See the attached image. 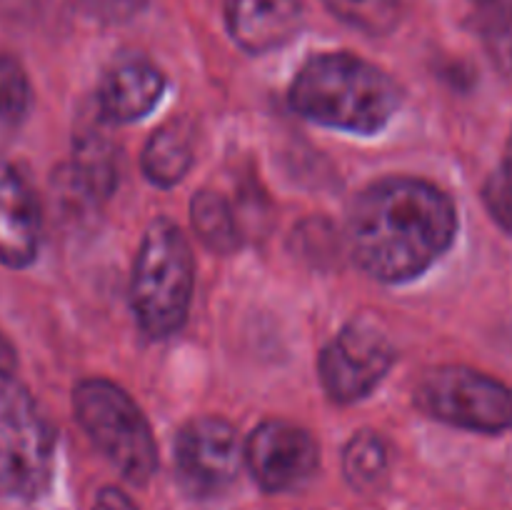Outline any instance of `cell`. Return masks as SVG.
<instances>
[{"mask_svg":"<svg viewBox=\"0 0 512 510\" xmlns=\"http://www.w3.org/2000/svg\"><path fill=\"white\" fill-rule=\"evenodd\" d=\"M458 235L455 203L428 180L385 178L355 198L348 238L360 268L405 283L433 268Z\"/></svg>","mask_w":512,"mask_h":510,"instance_id":"cell-1","label":"cell"},{"mask_svg":"<svg viewBox=\"0 0 512 510\" xmlns=\"http://www.w3.org/2000/svg\"><path fill=\"white\" fill-rule=\"evenodd\" d=\"M400 93L385 70L350 53H320L305 60L290 85V105L325 128L373 135L398 110Z\"/></svg>","mask_w":512,"mask_h":510,"instance_id":"cell-2","label":"cell"},{"mask_svg":"<svg viewBox=\"0 0 512 510\" xmlns=\"http://www.w3.org/2000/svg\"><path fill=\"white\" fill-rule=\"evenodd\" d=\"M195 288V260L180 228L160 218L145 230L135 255L130 298L148 338H168L185 323Z\"/></svg>","mask_w":512,"mask_h":510,"instance_id":"cell-3","label":"cell"},{"mask_svg":"<svg viewBox=\"0 0 512 510\" xmlns=\"http://www.w3.org/2000/svg\"><path fill=\"white\" fill-rule=\"evenodd\" d=\"M55 438L38 403L0 368V500L33 503L50 488Z\"/></svg>","mask_w":512,"mask_h":510,"instance_id":"cell-4","label":"cell"},{"mask_svg":"<svg viewBox=\"0 0 512 510\" xmlns=\"http://www.w3.org/2000/svg\"><path fill=\"white\" fill-rule=\"evenodd\" d=\"M75 418L125 480L143 485L158 468V448L143 410L120 385L88 378L75 385Z\"/></svg>","mask_w":512,"mask_h":510,"instance_id":"cell-5","label":"cell"},{"mask_svg":"<svg viewBox=\"0 0 512 510\" xmlns=\"http://www.w3.org/2000/svg\"><path fill=\"white\" fill-rule=\"evenodd\" d=\"M415 403L430 418L475 433H503L512 425V390L465 365L428 370L415 388Z\"/></svg>","mask_w":512,"mask_h":510,"instance_id":"cell-6","label":"cell"},{"mask_svg":"<svg viewBox=\"0 0 512 510\" xmlns=\"http://www.w3.org/2000/svg\"><path fill=\"white\" fill-rule=\"evenodd\" d=\"M238 430L223 418H195L175 438V475L193 498L223 495L243 468Z\"/></svg>","mask_w":512,"mask_h":510,"instance_id":"cell-7","label":"cell"},{"mask_svg":"<svg viewBox=\"0 0 512 510\" xmlns=\"http://www.w3.org/2000/svg\"><path fill=\"white\" fill-rule=\"evenodd\" d=\"M393 363L395 350L390 340L373 325L355 320L320 353V383L338 403H355L383 383Z\"/></svg>","mask_w":512,"mask_h":510,"instance_id":"cell-8","label":"cell"},{"mask_svg":"<svg viewBox=\"0 0 512 510\" xmlns=\"http://www.w3.org/2000/svg\"><path fill=\"white\" fill-rule=\"evenodd\" d=\"M245 463L260 488L285 493L313 478L320 465V448L310 430L288 420H265L245 445Z\"/></svg>","mask_w":512,"mask_h":510,"instance_id":"cell-9","label":"cell"},{"mask_svg":"<svg viewBox=\"0 0 512 510\" xmlns=\"http://www.w3.org/2000/svg\"><path fill=\"white\" fill-rule=\"evenodd\" d=\"M40 248V208L28 180L0 160V263L25 268Z\"/></svg>","mask_w":512,"mask_h":510,"instance_id":"cell-10","label":"cell"},{"mask_svg":"<svg viewBox=\"0 0 512 510\" xmlns=\"http://www.w3.org/2000/svg\"><path fill=\"white\" fill-rule=\"evenodd\" d=\"M303 0H225V23L248 53L280 48L303 23Z\"/></svg>","mask_w":512,"mask_h":510,"instance_id":"cell-11","label":"cell"},{"mask_svg":"<svg viewBox=\"0 0 512 510\" xmlns=\"http://www.w3.org/2000/svg\"><path fill=\"white\" fill-rule=\"evenodd\" d=\"M165 78L153 63L128 58L103 75L98 88V115L105 123H133L158 105Z\"/></svg>","mask_w":512,"mask_h":510,"instance_id":"cell-12","label":"cell"},{"mask_svg":"<svg viewBox=\"0 0 512 510\" xmlns=\"http://www.w3.org/2000/svg\"><path fill=\"white\" fill-rule=\"evenodd\" d=\"M70 175H73L75 188H80L85 198H110V193L118 185V150L110 143L105 130L95 128V125H85L75 135Z\"/></svg>","mask_w":512,"mask_h":510,"instance_id":"cell-13","label":"cell"},{"mask_svg":"<svg viewBox=\"0 0 512 510\" xmlns=\"http://www.w3.org/2000/svg\"><path fill=\"white\" fill-rule=\"evenodd\" d=\"M195 158V138L188 120L175 118L160 125L143 148V173L150 183L170 185L180 183Z\"/></svg>","mask_w":512,"mask_h":510,"instance_id":"cell-14","label":"cell"},{"mask_svg":"<svg viewBox=\"0 0 512 510\" xmlns=\"http://www.w3.org/2000/svg\"><path fill=\"white\" fill-rule=\"evenodd\" d=\"M193 228L198 238L215 253H233L240 245L238 220L228 200L213 190H200L190 205Z\"/></svg>","mask_w":512,"mask_h":510,"instance_id":"cell-15","label":"cell"},{"mask_svg":"<svg viewBox=\"0 0 512 510\" xmlns=\"http://www.w3.org/2000/svg\"><path fill=\"white\" fill-rule=\"evenodd\" d=\"M388 448L378 433L360 430L350 438L343 455L345 478L355 490H378L388 478Z\"/></svg>","mask_w":512,"mask_h":510,"instance_id":"cell-16","label":"cell"},{"mask_svg":"<svg viewBox=\"0 0 512 510\" xmlns=\"http://www.w3.org/2000/svg\"><path fill=\"white\" fill-rule=\"evenodd\" d=\"M30 110V80L23 65L10 55H0V145L8 143Z\"/></svg>","mask_w":512,"mask_h":510,"instance_id":"cell-17","label":"cell"},{"mask_svg":"<svg viewBox=\"0 0 512 510\" xmlns=\"http://www.w3.org/2000/svg\"><path fill=\"white\" fill-rule=\"evenodd\" d=\"M343 23L368 35H385L398 25L400 0H323Z\"/></svg>","mask_w":512,"mask_h":510,"instance_id":"cell-18","label":"cell"},{"mask_svg":"<svg viewBox=\"0 0 512 510\" xmlns=\"http://www.w3.org/2000/svg\"><path fill=\"white\" fill-rule=\"evenodd\" d=\"M485 203H488L493 218L512 233V133L498 170L490 175L488 185H485Z\"/></svg>","mask_w":512,"mask_h":510,"instance_id":"cell-19","label":"cell"},{"mask_svg":"<svg viewBox=\"0 0 512 510\" xmlns=\"http://www.w3.org/2000/svg\"><path fill=\"white\" fill-rule=\"evenodd\" d=\"M78 13L103 25H120L143 13L148 0H73Z\"/></svg>","mask_w":512,"mask_h":510,"instance_id":"cell-20","label":"cell"},{"mask_svg":"<svg viewBox=\"0 0 512 510\" xmlns=\"http://www.w3.org/2000/svg\"><path fill=\"white\" fill-rule=\"evenodd\" d=\"M93 510H138V505L118 488H103L95 498Z\"/></svg>","mask_w":512,"mask_h":510,"instance_id":"cell-21","label":"cell"},{"mask_svg":"<svg viewBox=\"0 0 512 510\" xmlns=\"http://www.w3.org/2000/svg\"><path fill=\"white\" fill-rule=\"evenodd\" d=\"M10 363H13V350H10L8 340H5L3 335H0V368L8 370Z\"/></svg>","mask_w":512,"mask_h":510,"instance_id":"cell-22","label":"cell"}]
</instances>
